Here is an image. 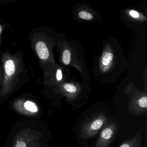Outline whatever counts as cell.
Returning <instances> with one entry per match:
<instances>
[{
    "instance_id": "cell-14",
    "label": "cell",
    "mask_w": 147,
    "mask_h": 147,
    "mask_svg": "<svg viewBox=\"0 0 147 147\" xmlns=\"http://www.w3.org/2000/svg\"><path fill=\"white\" fill-rule=\"evenodd\" d=\"M15 147H26V144L23 141H17Z\"/></svg>"
},
{
    "instance_id": "cell-13",
    "label": "cell",
    "mask_w": 147,
    "mask_h": 147,
    "mask_svg": "<svg viewBox=\"0 0 147 147\" xmlns=\"http://www.w3.org/2000/svg\"><path fill=\"white\" fill-rule=\"evenodd\" d=\"M56 78L57 80L60 81L62 79V74L61 69H58L57 72Z\"/></svg>"
},
{
    "instance_id": "cell-11",
    "label": "cell",
    "mask_w": 147,
    "mask_h": 147,
    "mask_svg": "<svg viewBox=\"0 0 147 147\" xmlns=\"http://www.w3.org/2000/svg\"><path fill=\"white\" fill-rule=\"evenodd\" d=\"M64 89L67 92H68L71 93H75L77 91V88L75 86L72 84H65L63 86Z\"/></svg>"
},
{
    "instance_id": "cell-3",
    "label": "cell",
    "mask_w": 147,
    "mask_h": 147,
    "mask_svg": "<svg viewBox=\"0 0 147 147\" xmlns=\"http://www.w3.org/2000/svg\"><path fill=\"white\" fill-rule=\"evenodd\" d=\"M36 51L40 59L47 60L49 56V52L45 43L40 41L36 45Z\"/></svg>"
},
{
    "instance_id": "cell-4",
    "label": "cell",
    "mask_w": 147,
    "mask_h": 147,
    "mask_svg": "<svg viewBox=\"0 0 147 147\" xmlns=\"http://www.w3.org/2000/svg\"><path fill=\"white\" fill-rule=\"evenodd\" d=\"M142 139L141 133H138L132 139L123 143L119 147H140Z\"/></svg>"
},
{
    "instance_id": "cell-9",
    "label": "cell",
    "mask_w": 147,
    "mask_h": 147,
    "mask_svg": "<svg viewBox=\"0 0 147 147\" xmlns=\"http://www.w3.org/2000/svg\"><path fill=\"white\" fill-rule=\"evenodd\" d=\"M71 52L69 50H65L63 52L62 56L63 61L65 65H68L71 60Z\"/></svg>"
},
{
    "instance_id": "cell-1",
    "label": "cell",
    "mask_w": 147,
    "mask_h": 147,
    "mask_svg": "<svg viewBox=\"0 0 147 147\" xmlns=\"http://www.w3.org/2000/svg\"><path fill=\"white\" fill-rule=\"evenodd\" d=\"M107 120L106 116L103 113L95 114L82 125L80 130L81 137L86 139L94 136Z\"/></svg>"
},
{
    "instance_id": "cell-6",
    "label": "cell",
    "mask_w": 147,
    "mask_h": 147,
    "mask_svg": "<svg viewBox=\"0 0 147 147\" xmlns=\"http://www.w3.org/2000/svg\"><path fill=\"white\" fill-rule=\"evenodd\" d=\"M137 105H138L137 107V109H138V112H140L142 111V112H144V110L146 111L147 107V97L146 96H143L139 99L138 100L136 103ZM137 109H136V111Z\"/></svg>"
},
{
    "instance_id": "cell-2",
    "label": "cell",
    "mask_w": 147,
    "mask_h": 147,
    "mask_svg": "<svg viewBox=\"0 0 147 147\" xmlns=\"http://www.w3.org/2000/svg\"><path fill=\"white\" fill-rule=\"evenodd\" d=\"M118 126L114 121L108 122L103 128L95 144V147H107L112 143L117 135Z\"/></svg>"
},
{
    "instance_id": "cell-7",
    "label": "cell",
    "mask_w": 147,
    "mask_h": 147,
    "mask_svg": "<svg viewBox=\"0 0 147 147\" xmlns=\"http://www.w3.org/2000/svg\"><path fill=\"white\" fill-rule=\"evenodd\" d=\"M25 109L31 113H36L38 111V107L36 103L30 100H27L24 103Z\"/></svg>"
},
{
    "instance_id": "cell-10",
    "label": "cell",
    "mask_w": 147,
    "mask_h": 147,
    "mask_svg": "<svg viewBox=\"0 0 147 147\" xmlns=\"http://www.w3.org/2000/svg\"><path fill=\"white\" fill-rule=\"evenodd\" d=\"M79 16L81 18L85 20H91L93 18V16L92 14L85 11L80 12L79 13Z\"/></svg>"
},
{
    "instance_id": "cell-15",
    "label": "cell",
    "mask_w": 147,
    "mask_h": 147,
    "mask_svg": "<svg viewBox=\"0 0 147 147\" xmlns=\"http://www.w3.org/2000/svg\"><path fill=\"white\" fill-rule=\"evenodd\" d=\"M2 28L1 27V26L0 25V34L1 33V32H2Z\"/></svg>"
},
{
    "instance_id": "cell-8",
    "label": "cell",
    "mask_w": 147,
    "mask_h": 147,
    "mask_svg": "<svg viewBox=\"0 0 147 147\" xmlns=\"http://www.w3.org/2000/svg\"><path fill=\"white\" fill-rule=\"evenodd\" d=\"M113 55L110 52L105 53L102 57V63L105 66H107L110 64L112 60Z\"/></svg>"
},
{
    "instance_id": "cell-12",
    "label": "cell",
    "mask_w": 147,
    "mask_h": 147,
    "mask_svg": "<svg viewBox=\"0 0 147 147\" xmlns=\"http://www.w3.org/2000/svg\"><path fill=\"white\" fill-rule=\"evenodd\" d=\"M129 14L131 17L135 18H139V14L138 12L135 10H131L129 11Z\"/></svg>"
},
{
    "instance_id": "cell-5",
    "label": "cell",
    "mask_w": 147,
    "mask_h": 147,
    "mask_svg": "<svg viewBox=\"0 0 147 147\" xmlns=\"http://www.w3.org/2000/svg\"><path fill=\"white\" fill-rule=\"evenodd\" d=\"M5 69L7 76H11L14 74L16 70L14 61L9 59L5 63Z\"/></svg>"
}]
</instances>
